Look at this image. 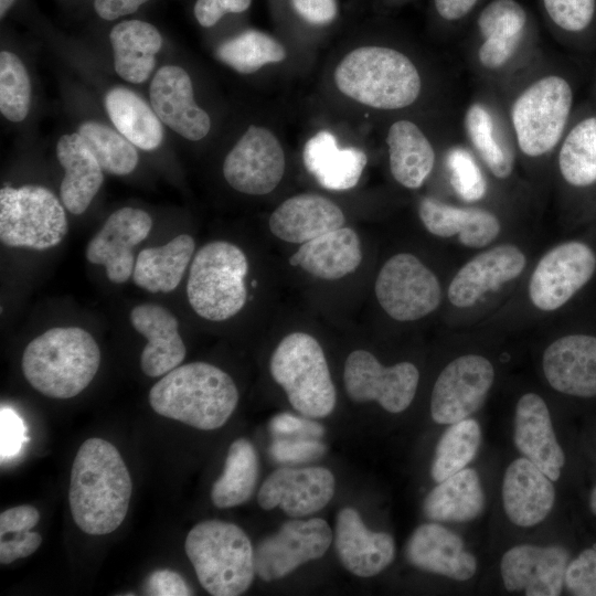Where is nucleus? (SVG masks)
<instances>
[{
  "mask_svg": "<svg viewBox=\"0 0 596 596\" xmlns=\"http://www.w3.org/2000/svg\"><path fill=\"white\" fill-rule=\"evenodd\" d=\"M132 482L118 449L102 438H88L74 458L68 502L75 524L91 535L115 531L126 518Z\"/></svg>",
  "mask_w": 596,
  "mask_h": 596,
  "instance_id": "1",
  "label": "nucleus"
},
{
  "mask_svg": "<svg viewBox=\"0 0 596 596\" xmlns=\"http://www.w3.org/2000/svg\"><path fill=\"white\" fill-rule=\"evenodd\" d=\"M238 402L232 377L205 362L177 366L150 390L149 403L159 415L202 430L223 426Z\"/></svg>",
  "mask_w": 596,
  "mask_h": 596,
  "instance_id": "2",
  "label": "nucleus"
},
{
  "mask_svg": "<svg viewBox=\"0 0 596 596\" xmlns=\"http://www.w3.org/2000/svg\"><path fill=\"white\" fill-rule=\"evenodd\" d=\"M100 351L89 332L78 327H55L34 338L22 355V372L30 385L52 398H71L96 375Z\"/></svg>",
  "mask_w": 596,
  "mask_h": 596,
  "instance_id": "3",
  "label": "nucleus"
},
{
  "mask_svg": "<svg viewBox=\"0 0 596 596\" xmlns=\"http://www.w3.org/2000/svg\"><path fill=\"white\" fill-rule=\"evenodd\" d=\"M333 79L347 97L385 110L412 105L422 89L413 62L385 46H361L349 52L337 65Z\"/></svg>",
  "mask_w": 596,
  "mask_h": 596,
  "instance_id": "4",
  "label": "nucleus"
},
{
  "mask_svg": "<svg viewBox=\"0 0 596 596\" xmlns=\"http://www.w3.org/2000/svg\"><path fill=\"white\" fill-rule=\"evenodd\" d=\"M185 553L202 587L213 596H237L251 586L255 572L254 550L237 525L206 520L187 535Z\"/></svg>",
  "mask_w": 596,
  "mask_h": 596,
  "instance_id": "5",
  "label": "nucleus"
},
{
  "mask_svg": "<svg viewBox=\"0 0 596 596\" xmlns=\"http://www.w3.org/2000/svg\"><path fill=\"white\" fill-rule=\"evenodd\" d=\"M248 262L236 245L215 241L195 254L187 283L188 300L198 316L223 321L238 313L246 302Z\"/></svg>",
  "mask_w": 596,
  "mask_h": 596,
  "instance_id": "6",
  "label": "nucleus"
},
{
  "mask_svg": "<svg viewBox=\"0 0 596 596\" xmlns=\"http://www.w3.org/2000/svg\"><path fill=\"white\" fill-rule=\"evenodd\" d=\"M273 379L292 407L309 418L328 416L336 405V389L319 342L305 332L286 336L269 363Z\"/></svg>",
  "mask_w": 596,
  "mask_h": 596,
  "instance_id": "7",
  "label": "nucleus"
},
{
  "mask_svg": "<svg viewBox=\"0 0 596 596\" xmlns=\"http://www.w3.org/2000/svg\"><path fill=\"white\" fill-rule=\"evenodd\" d=\"M67 217L55 194L35 184L0 190V240L10 247L43 251L58 245Z\"/></svg>",
  "mask_w": 596,
  "mask_h": 596,
  "instance_id": "8",
  "label": "nucleus"
},
{
  "mask_svg": "<svg viewBox=\"0 0 596 596\" xmlns=\"http://www.w3.org/2000/svg\"><path fill=\"white\" fill-rule=\"evenodd\" d=\"M573 102L570 84L561 76H544L514 100L511 120L521 151L529 157L550 152L560 141Z\"/></svg>",
  "mask_w": 596,
  "mask_h": 596,
  "instance_id": "9",
  "label": "nucleus"
},
{
  "mask_svg": "<svg viewBox=\"0 0 596 596\" xmlns=\"http://www.w3.org/2000/svg\"><path fill=\"white\" fill-rule=\"evenodd\" d=\"M375 295L383 310L397 321H414L433 312L441 290L435 274L416 256L400 253L379 272Z\"/></svg>",
  "mask_w": 596,
  "mask_h": 596,
  "instance_id": "10",
  "label": "nucleus"
},
{
  "mask_svg": "<svg viewBox=\"0 0 596 596\" xmlns=\"http://www.w3.org/2000/svg\"><path fill=\"white\" fill-rule=\"evenodd\" d=\"M343 379L352 401H376L387 412L400 413L412 403L419 373L413 363L383 366L369 351L355 350L347 358Z\"/></svg>",
  "mask_w": 596,
  "mask_h": 596,
  "instance_id": "11",
  "label": "nucleus"
},
{
  "mask_svg": "<svg viewBox=\"0 0 596 596\" xmlns=\"http://www.w3.org/2000/svg\"><path fill=\"white\" fill-rule=\"evenodd\" d=\"M286 159L277 137L252 125L226 155L223 174L236 191L249 195L272 192L281 181Z\"/></svg>",
  "mask_w": 596,
  "mask_h": 596,
  "instance_id": "12",
  "label": "nucleus"
},
{
  "mask_svg": "<svg viewBox=\"0 0 596 596\" xmlns=\"http://www.w3.org/2000/svg\"><path fill=\"white\" fill-rule=\"evenodd\" d=\"M331 541V529L323 519L287 521L256 546L255 572L265 582L281 578L301 564L323 556Z\"/></svg>",
  "mask_w": 596,
  "mask_h": 596,
  "instance_id": "13",
  "label": "nucleus"
},
{
  "mask_svg": "<svg viewBox=\"0 0 596 596\" xmlns=\"http://www.w3.org/2000/svg\"><path fill=\"white\" fill-rule=\"evenodd\" d=\"M595 269L596 256L586 244H560L538 263L529 284L530 299L540 310L558 309L592 278Z\"/></svg>",
  "mask_w": 596,
  "mask_h": 596,
  "instance_id": "14",
  "label": "nucleus"
},
{
  "mask_svg": "<svg viewBox=\"0 0 596 596\" xmlns=\"http://www.w3.org/2000/svg\"><path fill=\"white\" fill-rule=\"evenodd\" d=\"M494 380L490 361L481 355H461L438 375L430 398V414L438 424H454L475 413L485 402Z\"/></svg>",
  "mask_w": 596,
  "mask_h": 596,
  "instance_id": "15",
  "label": "nucleus"
},
{
  "mask_svg": "<svg viewBox=\"0 0 596 596\" xmlns=\"http://www.w3.org/2000/svg\"><path fill=\"white\" fill-rule=\"evenodd\" d=\"M152 227L151 216L136 207H121L109 215L85 249L89 263L104 265L111 283L128 280L135 268L134 248Z\"/></svg>",
  "mask_w": 596,
  "mask_h": 596,
  "instance_id": "16",
  "label": "nucleus"
},
{
  "mask_svg": "<svg viewBox=\"0 0 596 596\" xmlns=\"http://www.w3.org/2000/svg\"><path fill=\"white\" fill-rule=\"evenodd\" d=\"M568 552L557 545H517L508 550L500 564L504 587L524 590L526 596H557L565 585Z\"/></svg>",
  "mask_w": 596,
  "mask_h": 596,
  "instance_id": "17",
  "label": "nucleus"
},
{
  "mask_svg": "<svg viewBox=\"0 0 596 596\" xmlns=\"http://www.w3.org/2000/svg\"><path fill=\"white\" fill-rule=\"evenodd\" d=\"M334 493V477L323 467L279 468L262 485L257 500L264 510L279 505L292 518L324 508Z\"/></svg>",
  "mask_w": 596,
  "mask_h": 596,
  "instance_id": "18",
  "label": "nucleus"
},
{
  "mask_svg": "<svg viewBox=\"0 0 596 596\" xmlns=\"http://www.w3.org/2000/svg\"><path fill=\"white\" fill-rule=\"evenodd\" d=\"M149 97L161 123L181 137L196 141L209 134L210 116L196 105L192 81L182 67H160L151 81Z\"/></svg>",
  "mask_w": 596,
  "mask_h": 596,
  "instance_id": "19",
  "label": "nucleus"
},
{
  "mask_svg": "<svg viewBox=\"0 0 596 596\" xmlns=\"http://www.w3.org/2000/svg\"><path fill=\"white\" fill-rule=\"evenodd\" d=\"M542 364L554 390L579 397L596 395V337L570 334L555 340L544 351Z\"/></svg>",
  "mask_w": 596,
  "mask_h": 596,
  "instance_id": "20",
  "label": "nucleus"
},
{
  "mask_svg": "<svg viewBox=\"0 0 596 596\" xmlns=\"http://www.w3.org/2000/svg\"><path fill=\"white\" fill-rule=\"evenodd\" d=\"M526 258L514 245L492 247L475 256L455 275L449 287V301L459 308L473 305L482 295L518 277Z\"/></svg>",
  "mask_w": 596,
  "mask_h": 596,
  "instance_id": "21",
  "label": "nucleus"
},
{
  "mask_svg": "<svg viewBox=\"0 0 596 596\" xmlns=\"http://www.w3.org/2000/svg\"><path fill=\"white\" fill-rule=\"evenodd\" d=\"M514 444L552 481L560 478L565 456L557 443L549 408L541 396L528 393L520 397L514 415Z\"/></svg>",
  "mask_w": 596,
  "mask_h": 596,
  "instance_id": "22",
  "label": "nucleus"
},
{
  "mask_svg": "<svg viewBox=\"0 0 596 596\" xmlns=\"http://www.w3.org/2000/svg\"><path fill=\"white\" fill-rule=\"evenodd\" d=\"M334 543L343 566L361 577L379 574L395 555L393 538L370 531L353 508H344L338 513Z\"/></svg>",
  "mask_w": 596,
  "mask_h": 596,
  "instance_id": "23",
  "label": "nucleus"
},
{
  "mask_svg": "<svg viewBox=\"0 0 596 596\" xmlns=\"http://www.w3.org/2000/svg\"><path fill=\"white\" fill-rule=\"evenodd\" d=\"M405 554L412 565L456 581H467L477 571V560L465 550L462 540L438 523L419 525L408 539Z\"/></svg>",
  "mask_w": 596,
  "mask_h": 596,
  "instance_id": "24",
  "label": "nucleus"
},
{
  "mask_svg": "<svg viewBox=\"0 0 596 596\" xmlns=\"http://www.w3.org/2000/svg\"><path fill=\"white\" fill-rule=\"evenodd\" d=\"M129 319L148 340L140 356V366L146 375L158 377L180 365L187 349L179 333V322L168 309L141 304L132 308Z\"/></svg>",
  "mask_w": 596,
  "mask_h": 596,
  "instance_id": "25",
  "label": "nucleus"
},
{
  "mask_svg": "<svg viewBox=\"0 0 596 596\" xmlns=\"http://www.w3.org/2000/svg\"><path fill=\"white\" fill-rule=\"evenodd\" d=\"M555 489L552 480L528 458H518L507 468L502 501L509 520L523 528L543 521L553 508Z\"/></svg>",
  "mask_w": 596,
  "mask_h": 596,
  "instance_id": "26",
  "label": "nucleus"
},
{
  "mask_svg": "<svg viewBox=\"0 0 596 596\" xmlns=\"http://www.w3.org/2000/svg\"><path fill=\"white\" fill-rule=\"evenodd\" d=\"M342 210L331 200L304 193L285 200L270 215V232L281 241L304 244L344 224Z\"/></svg>",
  "mask_w": 596,
  "mask_h": 596,
  "instance_id": "27",
  "label": "nucleus"
},
{
  "mask_svg": "<svg viewBox=\"0 0 596 596\" xmlns=\"http://www.w3.org/2000/svg\"><path fill=\"white\" fill-rule=\"evenodd\" d=\"M56 156L64 169L61 201L71 213L79 215L100 189L104 170L77 132L63 135L58 139Z\"/></svg>",
  "mask_w": 596,
  "mask_h": 596,
  "instance_id": "28",
  "label": "nucleus"
},
{
  "mask_svg": "<svg viewBox=\"0 0 596 596\" xmlns=\"http://www.w3.org/2000/svg\"><path fill=\"white\" fill-rule=\"evenodd\" d=\"M304 164L318 183L333 191L352 189L366 166V155L358 148H339L336 137L321 130L304 147Z\"/></svg>",
  "mask_w": 596,
  "mask_h": 596,
  "instance_id": "29",
  "label": "nucleus"
},
{
  "mask_svg": "<svg viewBox=\"0 0 596 596\" xmlns=\"http://www.w3.org/2000/svg\"><path fill=\"white\" fill-rule=\"evenodd\" d=\"M418 214L426 230L439 237L459 235L467 247H483L500 232V222L491 212L457 207L434 198H423Z\"/></svg>",
  "mask_w": 596,
  "mask_h": 596,
  "instance_id": "30",
  "label": "nucleus"
},
{
  "mask_svg": "<svg viewBox=\"0 0 596 596\" xmlns=\"http://www.w3.org/2000/svg\"><path fill=\"white\" fill-rule=\"evenodd\" d=\"M362 260L360 240L350 227H340L299 247L289 263L326 280L340 279L353 273Z\"/></svg>",
  "mask_w": 596,
  "mask_h": 596,
  "instance_id": "31",
  "label": "nucleus"
},
{
  "mask_svg": "<svg viewBox=\"0 0 596 596\" xmlns=\"http://www.w3.org/2000/svg\"><path fill=\"white\" fill-rule=\"evenodd\" d=\"M116 73L126 82H146L156 66V55L162 46L159 31L141 20L117 23L109 33Z\"/></svg>",
  "mask_w": 596,
  "mask_h": 596,
  "instance_id": "32",
  "label": "nucleus"
},
{
  "mask_svg": "<svg viewBox=\"0 0 596 596\" xmlns=\"http://www.w3.org/2000/svg\"><path fill=\"white\" fill-rule=\"evenodd\" d=\"M386 142L394 179L405 188H419L435 163V151L425 134L413 121L402 119L392 124Z\"/></svg>",
  "mask_w": 596,
  "mask_h": 596,
  "instance_id": "33",
  "label": "nucleus"
},
{
  "mask_svg": "<svg viewBox=\"0 0 596 596\" xmlns=\"http://www.w3.org/2000/svg\"><path fill=\"white\" fill-rule=\"evenodd\" d=\"M483 508L485 492L477 471L471 468H464L438 482L423 503L426 518L441 522L470 521Z\"/></svg>",
  "mask_w": 596,
  "mask_h": 596,
  "instance_id": "34",
  "label": "nucleus"
},
{
  "mask_svg": "<svg viewBox=\"0 0 596 596\" xmlns=\"http://www.w3.org/2000/svg\"><path fill=\"white\" fill-rule=\"evenodd\" d=\"M195 243L181 234L164 245L142 249L136 259L134 283L150 292H170L177 288L190 263Z\"/></svg>",
  "mask_w": 596,
  "mask_h": 596,
  "instance_id": "35",
  "label": "nucleus"
},
{
  "mask_svg": "<svg viewBox=\"0 0 596 596\" xmlns=\"http://www.w3.org/2000/svg\"><path fill=\"white\" fill-rule=\"evenodd\" d=\"M105 108L117 131L137 148L151 151L162 142L161 120L132 91L126 87L111 88L105 96Z\"/></svg>",
  "mask_w": 596,
  "mask_h": 596,
  "instance_id": "36",
  "label": "nucleus"
},
{
  "mask_svg": "<svg viewBox=\"0 0 596 596\" xmlns=\"http://www.w3.org/2000/svg\"><path fill=\"white\" fill-rule=\"evenodd\" d=\"M258 478V457L252 443L234 440L227 451L221 477L214 482L211 499L220 509L246 502L253 494Z\"/></svg>",
  "mask_w": 596,
  "mask_h": 596,
  "instance_id": "37",
  "label": "nucleus"
},
{
  "mask_svg": "<svg viewBox=\"0 0 596 596\" xmlns=\"http://www.w3.org/2000/svg\"><path fill=\"white\" fill-rule=\"evenodd\" d=\"M465 129L473 148L498 179L508 178L514 166L510 147L499 136L494 119L480 103L469 106L465 115Z\"/></svg>",
  "mask_w": 596,
  "mask_h": 596,
  "instance_id": "38",
  "label": "nucleus"
},
{
  "mask_svg": "<svg viewBox=\"0 0 596 596\" xmlns=\"http://www.w3.org/2000/svg\"><path fill=\"white\" fill-rule=\"evenodd\" d=\"M216 57L242 74H251L268 63L286 58L284 45L273 36L247 30L223 42L216 49Z\"/></svg>",
  "mask_w": 596,
  "mask_h": 596,
  "instance_id": "39",
  "label": "nucleus"
},
{
  "mask_svg": "<svg viewBox=\"0 0 596 596\" xmlns=\"http://www.w3.org/2000/svg\"><path fill=\"white\" fill-rule=\"evenodd\" d=\"M481 443L479 424L472 418H465L450 424L438 440L430 475L440 482L466 468L476 457Z\"/></svg>",
  "mask_w": 596,
  "mask_h": 596,
  "instance_id": "40",
  "label": "nucleus"
},
{
  "mask_svg": "<svg viewBox=\"0 0 596 596\" xmlns=\"http://www.w3.org/2000/svg\"><path fill=\"white\" fill-rule=\"evenodd\" d=\"M558 167L572 185L596 182V117L579 121L568 132L558 153Z\"/></svg>",
  "mask_w": 596,
  "mask_h": 596,
  "instance_id": "41",
  "label": "nucleus"
},
{
  "mask_svg": "<svg viewBox=\"0 0 596 596\" xmlns=\"http://www.w3.org/2000/svg\"><path fill=\"white\" fill-rule=\"evenodd\" d=\"M102 169L110 174L126 175L135 170L139 156L119 131L97 121H85L77 130Z\"/></svg>",
  "mask_w": 596,
  "mask_h": 596,
  "instance_id": "42",
  "label": "nucleus"
},
{
  "mask_svg": "<svg viewBox=\"0 0 596 596\" xmlns=\"http://www.w3.org/2000/svg\"><path fill=\"white\" fill-rule=\"evenodd\" d=\"M31 106V82L22 61L9 51L0 53V111L10 121H22Z\"/></svg>",
  "mask_w": 596,
  "mask_h": 596,
  "instance_id": "43",
  "label": "nucleus"
},
{
  "mask_svg": "<svg viewBox=\"0 0 596 596\" xmlns=\"http://www.w3.org/2000/svg\"><path fill=\"white\" fill-rule=\"evenodd\" d=\"M526 13L515 0H493L480 13L478 28L483 40L518 50Z\"/></svg>",
  "mask_w": 596,
  "mask_h": 596,
  "instance_id": "44",
  "label": "nucleus"
},
{
  "mask_svg": "<svg viewBox=\"0 0 596 596\" xmlns=\"http://www.w3.org/2000/svg\"><path fill=\"white\" fill-rule=\"evenodd\" d=\"M449 180L460 199L475 202L486 195L487 182L472 155L462 147L451 148L446 156Z\"/></svg>",
  "mask_w": 596,
  "mask_h": 596,
  "instance_id": "45",
  "label": "nucleus"
},
{
  "mask_svg": "<svg viewBox=\"0 0 596 596\" xmlns=\"http://www.w3.org/2000/svg\"><path fill=\"white\" fill-rule=\"evenodd\" d=\"M552 21L566 31H582L592 21L595 0H543Z\"/></svg>",
  "mask_w": 596,
  "mask_h": 596,
  "instance_id": "46",
  "label": "nucleus"
},
{
  "mask_svg": "<svg viewBox=\"0 0 596 596\" xmlns=\"http://www.w3.org/2000/svg\"><path fill=\"white\" fill-rule=\"evenodd\" d=\"M565 586L576 596H596V549L584 550L568 563Z\"/></svg>",
  "mask_w": 596,
  "mask_h": 596,
  "instance_id": "47",
  "label": "nucleus"
},
{
  "mask_svg": "<svg viewBox=\"0 0 596 596\" xmlns=\"http://www.w3.org/2000/svg\"><path fill=\"white\" fill-rule=\"evenodd\" d=\"M326 446L315 438H276L269 446V455L280 464H300L321 457Z\"/></svg>",
  "mask_w": 596,
  "mask_h": 596,
  "instance_id": "48",
  "label": "nucleus"
},
{
  "mask_svg": "<svg viewBox=\"0 0 596 596\" xmlns=\"http://www.w3.org/2000/svg\"><path fill=\"white\" fill-rule=\"evenodd\" d=\"M270 433L277 438H319L324 428L317 422L295 416L289 413H280L274 416L269 423Z\"/></svg>",
  "mask_w": 596,
  "mask_h": 596,
  "instance_id": "49",
  "label": "nucleus"
},
{
  "mask_svg": "<svg viewBox=\"0 0 596 596\" xmlns=\"http://www.w3.org/2000/svg\"><path fill=\"white\" fill-rule=\"evenodd\" d=\"M145 594L152 596L193 595L183 577L170 570H158L151 573L145 582Z\"/></svg>",
  "mask_w": 596,
  "mask_h": 596,
  "instance_id": "50",
  "label": "nucleus"
},
{
  "mask_svg": "<svg viewBox=\"0 0 596 596\" xmlns=\"http://www.w3.org/2000/svg\"><path fill=\"white\" fill-rule=\"evenodd\" d=\"M252 0H196L194 15L205 28L214 25L225 13L244 12Z\"/></svg>",
  "mask_w": 596,
  "mask_h": 596,
  "instance_id": "51",
  "label": "nucleus"
},
{
  "mask_svg": "<svg viewBox=\"0 0 596 596\" xmlns=\"http://www.w3.org/2000/svg\"><path fill=\"white\" fill-rule=\"evenodd\" d=\"M13 534L12 538L2 536L0 540V562L3 565L31 555L42 542L38 532L23 531Z\"/></svg>",
  "mask_w": 596,
  "mask_h": 596,
  "instance_id": "52",
  "label": "nucleus"
},
{
  "mask_svg": "<svg viewBox=\"0 0 596 596\" xmlns=\"http://www.w3.org/2000/svg\"><path fill=\"white\" fill-rule=\"evenodd\" d=\"M40 520L39 510L23 504L4 510L0 514V536L30 531Z\"/></svg>",
  "mask_w": 596,
  "mask_h": 596,
  "instance_id": "53",
  "label": "nucleus"
},
{
  "mask_svg": "<svg viewBox=\"0 0 596 596\" xmlns=\"http://www.w3.org/2000/svg\"><path fill=\"white\" fill-rule=\"evenodd\" d=\"M291 2L304 20L316 25L332 22L338 12L337 0H291Z\"/></svg>",
  "mask_w": 596,
  "mask_h": 596,
  "instance_id": "54",
  "label": "nucleus"
},
{
  "mask_svg": "<svg viewBox=\"0 0 596 596\" xmlns=\"http://www.w3.org/2000/svg\"><path fill=\"white\" fill-rule=\"evenodd\" d=\"M19 417L8 408H1V456L12 455L21 445L22 425Z\"/></svg>",
  "mask_w": 596,
  "mask_h": 596,
  "instance_id": "55",
  "label": "nucleus"
},
{
  "mask_svg": "<svg viewBox=\"0 0 596 596\" xmlns=\"http://www.w3.org/2000/svg\"><path fill=\"white\" fill-rule=\"evenodd\" d=\"M148 0H94V9L104 20H115L131 14Z\"/></svg>",
  "mask_w": 596,
  "mask_h": 596,
  "instance_id": "56",
  "label": "nucleus"
},
{
  "mask_svg": "<svg viewBox=\"0 0 596 596\" xmlns=\"http://www.w3.org/2000/svg\"><path fill=\"white\" fill-rule=\"evenodd\" d=\"M478 0H435L438 14L448 21L464 18L470 12Z\"/></svg>",
  "mask_w": 596,
  "mask_h": 596,
  "instance_id": "57",
  "label": "nucleus"
},
{
  "mask_svg": "<svg viewBox=\"0 0 596 596\" xmlns=\"http://www.w3.org/2000/svg\"><path fill=\"white\" fill-rule=\"evenodd\" d=\"M15 0H0V17L3 18Z\"/></svg>",
  "mask_w": 596,
  "mask_h": 596,
  "instance_id": "58",
  "label": "nucleus"
},
{
  "mask_svg": "<svg viewBox=\"0 0 596 596\" xmlns=\"http://www.w3.org/2000/svg\"><path fill=\"white\" fill-rule=\"evenodd\" d=\"M589 507L594 514H596V487L593 489L589 497Z\"/></svg>",
  "mask_w": 596,
  "mask_h": 596,
  "instance_id": "59",
  "label": "nucleus"
}]
</instances>
